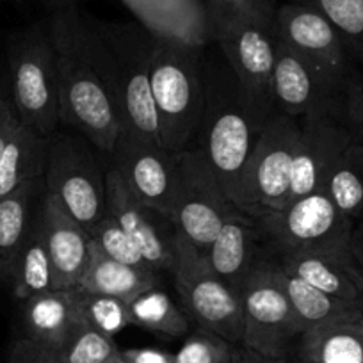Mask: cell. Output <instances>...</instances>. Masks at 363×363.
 <instances>
[{
  "label": "cell",
  "mask_w": 363,
  "mask_h": 363,
  "mask_svg": "<svg viewBox=\"0 0 363 363\" xmlns=\"http://www.w3.org/2000/svg\"><path fill=\"white\" fill-rule=\"evenodd\" d=\"M59 77L61 125L86 135L109 157L121 132L111 52L99 30L73 6L48 20Z\"/></svg>",
  "instance_id": "obj_1"
},
{
  "label": "cell",
  "mask_w": 363,
  "mask_h": 363,
  "mask_svg": "<svg viewBox=\"0 0 363 363\" xmlns=\"http://www.w3.org/2000/svg\"><path fill=\"white\" fill-rule=\"evenodd\" d=\"M205 106L193 148L207 157L226 196L233 201L247 159L258 141L262 123L225 57L203 54Z\"/></svg>",
  "instance_id": "obj_2"
},
{
  "label": "cell",
  "mask_w": 363,
  "mask_h": 363,
  "mask_svg": "<svg viewBox=\"0 0 363 363\" xmlns=\"http://www.w3.org/2000/svg\"><path fill=\"white\" fill-rule=\"evenodd\" d=\"M150 77L164 150L193 148L205 106L203 52L180 38L157 33Z\"/></svg>",
  "instance_id": "obj_3"
},
{
  "label": "cell",
  "mask_w": 363,
  "mask_h": 363,
  "mask_svg": "<svg viewBox=\"0 0 363 363\" xmlns=\"http://www.w3.org/2000/svg\"><path fill=\"white\" fill-rule=\"evenodd\" d=\"M96 26L111 52L121 130L162 146L150 77L159 30L138 22H96Z\"/></svg>",
  "instance_id": "obj_4"
},
{
  "label": "cell",
  "mask_w": 363,
  "mask_h": 363,
  "mask_svg": "<svg viewBox=\"0 0 363 363\" xmlns=\"http://www.w3.org/2000/svg\"><path fill=\"white\" fill-rule=\"evenodd\" d=\"M269 253L317 255L356 265L351 240L354 223L345 218L324 191L292 200L281 211L255 219Z\"/></svg>",
  "instance_id": "obj_5"
},
{
  "label": "cell",
  "mask_w": 363,
  "mask_h": 363,
  "mask_svg": "<svg viewBox=\"0 0 363 363\" xmlns=\"http://www.w3.org/2000/svg\"><path fill=\"white\" fill-rule=\"evenodd\" d=\"M100 150L80 132L57 130L48 139L45 187L89 232L107 214L106 173Z\"/></svg>",
  "instance_id": "obj_6"
},
{
  "label": "cell",
  "mask_w": 363,
  "mask_h": 363,
  "mask_svg": "<svg viewBox=\"0 0 363 363\" xmlns=\"http://www.w3.org/2000/svg\"><path fill=\"white\" fill-rule=\"evenodd\" d=\"M13 107L20 123L41 138H52L61 127L57 59L48 26L34 23L9 47Z\"/></svg>",
  "instance_id": "obj_7"
},
{
  "label": "cell",
  "mask_w": 363,
  "mask_h": 363,
  "mask_svg": "<svg viewBox=\"0 0 363 363\" xmlns=\"http://www.w3.org/2000/svg\"><path fill=\"white\" fill-rule=\"evenodd\" d=\"M299 132V121L285 114L272 113L265 121L233 196L242 214L258 219L287 207Z\"/></svg>",
  "instance_id": "obj_8"
},
{
  "label": "cell",
  "mask_w": 363,
  "mask_h": 363,
  "mask_svg": "<svg viewBox=\"0 0 363 363\" xmlns=\"http://www.w3.org/2000/svg\"><path fill=\"white\" fill-rule=\"evenodd\" d=\"M182 308L198 328L214 331L232 344H240L244 312L240 294L212 271L203 251L174 233V264L169 272Z\"/></svg>",
  "instance_id": "obj_9"
},
{
  "label": "cell",
  "mask_w": 363,
  "mask_h": 363,
  "mask_svg": "<svg viewBox=\"0 0 363 363\" xmlns=\"http://www.w3.org/2000/svg\"><path fill=\"white\" fill-rule=\"evenodd\" d=\"M208 30L218 43L244 91L251 109L262 123L269 120L272 109V77L277 65L278 38L274 20L233 18L208 22Z\"/></svg>",
  "instance_id": "obj_10"
},
{
  "label": "cell",
  "mask_w": 363,
  "mask_h": 363,
  "mask_svg": "<svg viewBox=\"0 0 363 363\" xmlns=\"http://www.w3.org/2000/svg\"><path fill=\"white\" fill-rule=\"evenodd\" d=\"M177 182L169 221L180 235L205 251L230 218L242 214L223 191L200 148L174 153Z\"/></svg>",
  "instance_id": "obj_11"
},
{
  "label": "cell",
  "mask_w": 363,
  "mask_h": 363,
  "mask_svg": "<svg viewBox=\"0 0 363 363\" xmlns=\"http://www.w3.org/2000/svg\"><path fill=\"white\" fill-rule=\"evenodd\" d=\"M356 79H338L320 72L278 41L272 109L298 121L335 118L345 123L349 93Z\"/></svg>",
  "instance_id": "obj_12"
},
{
  "label": "cell",
  "mask_w": 363,
  "mask_h": 363,
  "mask_svg": "<svg viewBox=\"0 0 363 363\" xmlns=\"http://www.w3.org/2000/svg\"><path fill=\"white\" fill-rule=\"evenodd\" d=\"M240 301L244 312L240 344L272 358H291L305 330L274 280L269 255L247 277Z\"/></svg>",
  "instance_id": "obj_13"
},
{
  "label": "cell",
  "mask_w": 363,
  "mask_h": 363,
  "mask_svg": "<svg viewBox=\"0 0 363 363\" xmlns=\"http://www.w3.org/2000/svg\"><path fill=\"white\" fill-rule=\"evenodd\" d=\"M274 33L280 43L338 79H356L359 68L335 27L313 9L296 2L278 4L274 11Z\"/></svg>",
  "instance_id": "obj_14"
},
{
  "label": "cell",
  "mask_w": 363,
  "mask_h": 363,
  "mask_svg": "<svg viewBox=\"0 0 363 363\" xmlns=\"http://www.w3.org/2000/svg\"><path fill=\"white\" fill-rule=\"evenodd\" d=\"M109 159L134 196L169 219L177 182L174 153L121 130Z\"/></svg>",
  "instance_id": "obj_15"
},
{
  "label": "cell",
  "mask_w": 363,
  "mask_h": 363,
  "mask_svg": "<svg viewBox=\"0 0 363 363\" xmlns=\"http://www.w3.org/2000/svg\"><path fill=\"white\" fill-rule=\"evenodd\" d=\"M106 189L107 212L134 240L150 267L160 272H171L177 233L173 223L134 196L111 164L106 173Z\"/></svg>",
  "instance_id": "obj_16"
},
{
  "label": "cell",
  "mask_w": 363,
  "mask_h": 363,
  "mask_svg": "<svg viewBox=\"0 0 363 363\" xmlns=\"http://www.w3.org/2000/svg\"><path fill=\"white\" fill-rule=\"evenodd\" d=\"M299 125L301 132L292 162L289 203L323 191L333 164L354 139L347 125L335 118H312L299 121Z\"/></svg>",
  "instance_id": "obj_17"
},
{
  "label": "cell",
  "mask_w": 363,
  "mask_h": 363,
  "mask_svg": "<svg viewBox=\"0 0 363 363\" xmlns=\"http://www.w3.org/2000/svg\"><path fill=\"white\" fill-rule=\"evenodd\" d=\"M203 255L212 271L240 294L251 271L267 257L269 250L257 221L237 214L221 226Z\"/></svg>",
  "instance_id": "obj_18"
},
{
  "label": "cell",
  "mask_w": 363,
  "mask_h": 363,
  "mask_svg": "<svg viewBox=\"0 0 363 363\" xmlns=\"http://www.w3.org/2000/svg\"><path fill=\"white\" fill-rule=\"evenodd\" d=\"M41 223L54 274L52 287L57 291L77 289L89 257V233L47 191L41 205Z\"/></svg>",
  "instance_id": "obj_19"
},
{
  "label": "cell",
  "mask_w": 363,
  "mask_h": 363,
  "mask_svg": "<svg viewBox=\"0 0 363 363\" xmlns=\"http://www.w3.org/2000/svg\"><path fill=\"white\" fill-rule=\"evenodd\" d=\"M86 326L79 289H50L23 301L26 338L41 345L62 344Z\"/></svg>",
  "instance_id": "obj_20"
},
{
  "label": "cell",
  "mask_w": 363,
  "mask_h": 363,
  "mask_svg": "<svg viewBox=\"0 0 363 363\" xmlns=\"http://www.w3.org/2000/svg\"><path fill=\"white\" fill-rule=\"evenodd\" d=\"M45 177L33 178L0 200V281L11 284L16 260L41 212Z\"/></svg>",
  "instance_id": "obj_21"
},
{
  "label": "cell",
  "mask_w": 363,
  "mask_h": 363,
  "mask_svg": "<svg viewBox=\"0 0 363 363\" xmlns=\"http://www.w3.org/2000/svg\"><path fill=\"white\" fill-rule=\"evenodd\" d=\"M160 285H162L160 271L152 267H135L114 260L91 240L89 257L77 289L91 294L113 296L130 303L143 292Z\"/></svg>",
  "instance_id": "obj_22"
},
{
  "label": "cell",
  "mask_w": 363,
  "mask_h": 363,
  "mask_svg": "<svg viewBox=\"0 0 363 363\" xmlns=\"http://www.w3.org/2000/svg\"><path fill=\"white\" fill-rule=\"evenodd\" d=\"M285 272L301 278L324 294L363 310V274L358 265H347L317 255L269 253Z\"/></svg>",
  "instance_id": "obj_23"
},
{
  "label": "cell",
  "mask_w": 363,
  "mask_h": 363,
  "mask_svg": "<svg viewBox=\"0 0 363 363\" xmlns=\"http://www.w3.org/2000/svg\"><path fill=\"white\" fill-rule=\"evenodd\" d=\"M272 274L305 331L320 326H331V324L359 323L362 320V308L347 305L333 296L324 294L323 291L312 287L301 278L285 272L274 260H272Z\"/></svg>",
  "instance_id": "obj_24"
},
{
  "label": "cell",
  "mask_w": 363,
  "mask_h": 363,
  "mask_svg": "<svg viewBox=\"0 0 363 363\" xmlns=\"http://www.w3.org/2000/svg\"><path fill=\"white\" fill-rule=\"evenodd\" d=\"M50 139V138H48ZM48 139L23 123L16 125L0 157V200L33 178L43 177Z\"/></svg>",
  "instance_id": "obj_25"
},
{
  "label": "cell",
  "mask_w": 363,
  "mask_h": 363,
  "mask_svg": "<svg viewBox=\"0 0 363 363\" xmlns=\"http://www.w3.org/2000/svg\"><path fill=\"white\" fill-rule=\"evenodd\" d=\"M296 352L301 363H363L362 320L305 331Z\"/></svg>",
  "instance_id": "obj_26"
},
{
  "label": "cell",
  "mask_w": 363,
  "mask_h": 363,
  "mask_svg": "<svg viewBox=\"0 0 363 363\" xmlns=\"http://www.w3.org/2000/svg\"><path fill=\"white\" fill-rule=\"evenodd\" d=\"M338 211L352 223L363 218V143L352 139L331 167L323 187Z\"/></svg>",
  "instance_id": "obj_27"
},
{
  "label": "cell",
  "mask_w": 363,
  "mask_h": 363,
  "mask_svg": "<svg viewBox=\"0 0 363 363\" xmlns=\"http://www.w3.org/2000/svg\"><path fill=\"white\" fill-rule=\"evenodd\" d=\"M54 284L52 262L48 255L47 240H45L41 212L23 244L16 260L15 272L11 278V291L18 301H27L33 296L50 291Z\"/></svg>",
  "instance_id": "obj_28"
},
{
  "label": "cell",
  "mask_w": 363,
  "mask_h": 363,
  "mask_svg": "<svg viewBox=\"0 0 363 363\" xmlns=\"http://www.w3.org/2000/svg\"><path fill=\"white\" fill-rule=\"evenodd\" d=\"M132 326L167 338H182L191 331L193 320L184 308L160 287L150 289L128 303Z\"/></svg>",
  "instance_id": "obj_29"
},
{
  "label": "cell",
  "mask_w": 363,
  "mask_h": 363,
  "mask_svg": "<svg viewBox=\"0 0 363 363\" xmlns=\"http://www.w3.org/2000/svg\"><path fill=\"white\" fill-rule=\"evenodd\" d=\"M34 351L48 363H107L120 347L114 338L86 326L59 345H41L27 338Z\"/></svg>",
  "instance_id": "obj_30"
},
{
  "label": "cell",
  "mask_w": 363,
  "mask_h": 363,
  "mask_svg": "<svg viewBox=\"0 0 363 363\" xmlns=\"http://www.w3.org/2000/svg\"><path fill=\"white\" fill-rule=\"evenodd\" d=\"M323 15L340 34L342 41L363 73V0H291Z\"/></svg>",
  "instance_id": "obj_31"
},
{
  "label": "cell",
  "mask_w": 363,
  "mask_h": 363,
  "mask_svg": "<svg viewBox=\"0 0 363 363\" xmlns=\"http://www.w3.org/2000/svg\"><path fill=\"white\" fill-rule=\"evenodd\" d=\"M80 305L87 326L107 337L114 338L118 333L132 326L128 303L123 299L80 291Z\"/></svg>",
  "instance_id": "obj_32"
},
{
  "label": "cell",
  "mask_w": 363,
  "mask_h": 363,
  "mask_svg": "<svg viewBox=\"0 0 363 363\" xmlns=\"http://www.w3.org/2000/svg\"><path fill=\"white\" fill-rule=\"evenodd\" d=\"M87 233H89L91 240L114 260L135 265V267H150L134 240L125 233V230L118 225L116 219L109 212Z\"/></svg>",
  "instance_id": "obj_33"
},
{
  "label": "cell",
  "mask_w": 363,
  "mask_h": 363,
  "mask_svg": "<svg viewBox=\"0 0 363 363\" xmlns=\"http://www.w3.org/2000/svg\"><path fill=\"white\" fill-rule=\"evenodd\" d=\"M235 344L214 331L198 328L173 352V363H232Z\"/></svg>",
  "instance_id": "obj_34"
},
{
  "label": "cell",
  "mask_w": 363,
  "mask_h": 363,
  "mask_svg": "<svg viewBox=\"0 0 363 363\" xmlns=\"http://www.w3.org/2000/svg\"><path fill=\"white\" fill-rule=\"evenodd\" d=\"M278 4L274 0H205V15L208 22L233 18L274 20Z\"/></svg>",
  "instance_id": "obj_35"
},
{
  "label": "cell",
  "mask_w": 363,
  "mask_h": 363,
  "mask_svg": "<svg viewBox=\"0 0 363 363\" xmlns=\"http://www.w3.org/2000/svg\"><path fill=\"white\" fill-rule=\"evenodd\" d=\"M55 8H68L75 0H47ZM128 6L138 9L139 15L153 16V22L166 20H191L196 15L198 0H125Z\"/></svg>",
  "instance_id": "obj_36"
},
{
  "label": "cell",
  "mask_w": 363,
  "mask_h": 363,
  "mask_svg": "<svg viewBox=\"0 0 363 363\" xmlns=\"http://www.w3.org/2000/svg\"><path fill=\"white\" fill-rule=\"evenodd\" d=\"M345 125L352 132L358 141L363 143V75L356 79L352 84L351 93L347 100V111H345Z\"/></svg>",
  "instance_id": "obj_37"
},
{
  "label": "cell",
  "mask_w": 363,
  "mask_h": 363,
  "mask_svg": "<svg viewBox=\"0 0 363 363\" xmlns=\"http://www.w3.org/2000/svg\"><path fill=\"white\" fill-rule=\"evenodd\" d=\"M121 354L128 363H173V352L155 347L121 349Z\"/></svg>",
  "instance_id": "obj_38"
},
{
  "label": "cell",
  "mask_w": 363,
  "mask_h": 363,
  "mask_svg": "<svg viewBox=\"0 0 363 363\" xmlns=\"http://www.w3.org/2000/svg\"><path fill=\"white\" fill-rule=\"evenodd\" d=\"M18 116H16V111L8 100H4L0 96V157L4 153L6 145H8L9 138H11L13 130L18 125Z\"/></svg>",
  "instance_id": "obj_39"
},
{
  "label": "cell",
  "mask_w": 363,
  "mask_h": 363,
  "mask_svg": "<svg viewBox=\"0 0 363 363\" xmlns=\"http://www.w3.org/2000/svg\"><path fill=\"white\" fill-rule=\"evenodd\" d=\"M232 363H291V358H272L253 351L242 344H235Z\"/></svg>",
  "instance_id": "obj_40"
},
{
  "label": "cell",
  "mask_w": 363,
  "mask_h": 363,
  "mask_svg": "<svg viewBox=\"0 0 363 363\" xmlns=\"http://www.w3.org/2000/svg\"><path fill=\"white\" fill-rule=\"evenodd\" d=\"M9 363H48L38 354L33 349V345L29 344L27 338H20L11 349V354H9Z\"/></svg>",
  "instance_id": "obj_41"
},
{
  "label": "cell",
  "mask_w": 363,
  "mask_h": 363,
  "mask_svg": "<svg viewBox=\"0 0 363 363\" xmlns=\"http://www.w3.org/2000/svg\"><path fill=\"white\" fill-rule=\"evenodd\" d=\"M352 257H354L356 265L359 267L363 274V218L354 223V230H352V240H351Z\"/></svg>",
  "instance_id": "obj_42"
},
{
  "label": "cell",
  "mask_w": 363,
  "mask_h": 363,
  "mask_svg": "<svg viewBox=\"0 0 363 363\" xmlns=\"http://www.w3.org/2000/svg\"><path fill=\"white\" fill-rule=\"evenodd\" d=\"M107 363H128V362L123 358V354H121V349H120V352H116V354H114Z\"/></svg>",
  "instance_id": "obj_43"
},
{
  "label": "cell",
  "mask_w": 363,
  "mask_h": 363,
  "mask_svg": "<svg viewBox=\"0 0 363 363\" xmlns=\"http://www.w3.org/2000/svg\"><path fill=\"white\" fill-rule=\"evenodd\" d=\"M291 363H296V362H291ZM298 363H301V362H298Z\"/></svg>",
  "instance_id": "obj_44"
},
{
  "label": "cell",
  "mask_w": 363,
  "mask_h": 363,
  "mask_svg": "<svg viewBox=\"0 0 363 363\" xmlns=\"http://www.w3.org/2000/svg\"><path fill=\"white\" fill-rule=\"evenodd\" d=\"M362 324H363V317H362Z\"/></svg>",
  "instance_id": "obj_45"
},
{
  "label": "cell",
  "mask_w": 363,
  "mask_h": 363,
  "mask_svg": "<svg viewBox=\"0 0 363 363\" xmlns=\"http://www.w3.org/2000/svg\"><path fill=\"white\" fill-rule=\"evenodd\" d=\"M362 75H363V73H362Z\"/></svg>",
  "instance_id": "obj_46"
}]
</instances>
